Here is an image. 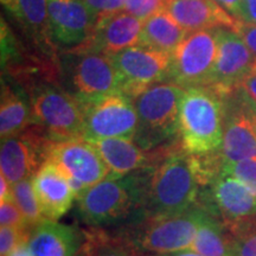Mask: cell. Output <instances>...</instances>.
I'll use <instances>...</instances> for the list:
<instances>
[{
    "instance_id": "cell-1",
    "label": "cell",
    "mask_w": 256,
    "mask_h": 256,
    "mask_svg": "<svg viewBox=\"0 0 256 256\" xmlns=\"http://www.w3.org/2000/svg\"><path fill=\"white\" fill-rule=\"evenodd\" d=\"M200 188L192 156L178 142L162 162L148 168L142 220L185 212L196 204Z\"/></svg>"
},
{
    "instance_id": "cell-2",
    "label": "cell",
    "mask_w": 256,
    "mask_h": 256,
    "mask_svg": "<svg viewBox=\"0 0 256 256\" xmlns=\"http://www.w3.org/2000/svg\"><path fill=\"white\" fill-rule=\"evenodd\" d=\"M148 168L124 177L108 176L86 188L78 200L80 218L90 228L102 229L122 222L142 220ZM130 223V224H132Z\"/></svg>"
},
{
    "instance_id": "cell-3",
    "label": "cell",
    "mask_w": 256,
    "mask_h": 256,
    "mask_svg": "<svg viewBox=\"0 0 256 256\" xmlns=\"http://www.w3.org/2000/svg\"><path fill=\"white\" fill-rule=\"evenodd\" d=\"M179 142L188 154L203 156L220 150L223 96L210 87L185 89L179 110Z\"/></svg>"
},
{
    "instance_id": "cell-4",
    "label": "cell",
    "mask_w": 256,
    "mask_h": 256,
    "mask_svg": "<svg viewBox=\"0 0 256 256\" xmlns=\"http://www.w3.org/2000/svg\"><path fill=\"white\" fill-rule=\"evenodd\" d=\"M185 89L162 81L147 88L133 100L138 114L134 142L145 151L165 146L179 130V110Z\"/></svg>"
},
{
    "instance_id": "cell-5",
    "label": "cell",
    "mask_w": 256,
    "mask_h": 256,
    "mask_svg": "<svg viewBox=\"0 0 256 256\" xmlns=\"http://www.w3.org/2000/svg\"><path fill=\"white\" fill-rule=\"evenodd\" d=\"M202 214L203 209L194 204L179 215L130 224L122 236L142 256L188 250L197 235Z\"/></svg>"
},
{
    "instance_id": "cell-6",
    "label": "cell",
    "mask_w": 256,
    "mask_h": 256,
    "mask_svg": "<svg viewBox=\"0 0 256 256\" xmlns=\"http://www.w3.org/2000/svg\"><path fill=\"white\" fill-rule=\"evenodd\" d=\"M32 119L52 142L83 138L84 110L75 96L57 84L43 83L28 89Z\"/></svg>"
},
{
    "instance_id": "cell-7",
    "label": "cell",
    "mask_w": 256,
    "mask_h": 256,
    "mask_svg": "<svg viewBox=\"0 0 256 256\" xmlns=\"http://www.w3.org/2000/svg\"><path fill=\"white\" fill-rule=\"evenodd\" d=\"M217 30L190 32L171 54L166 81L184 89L206 87L218 52Z\"/></svg>"
},
{
    "instance_id": "cell-8",
    "label": "cell",
    "mask_w": 256,
    "mask_h": 256,
    "mask_svg": "<svg viewBox=\"0 0 256 256\" xmlns=\"http://www.w3.org/2000/svg\"><path fill=\"white\" fill-rule=\"evenodd\" d=\"M68 74L72 90L82 107L120 92L112 56L94 51H69Z\"/></svg>"
},
{
    "instance_id": "cell-9",
    "label": "cell",
    "mask_w": 256,
    "mask_h": 256,
    "mask_svg": "<svg viewBox=\"0 0 256 256\" xmlns=\"http://www.w3.org/2000/svg\"><path fill=\"white\" fill-rule=\"evenodd\" d=\"M46 160L63 172L76 198L110 174L96 147L84 138L52 142Z\"/></svg>"
},
{
    "instance_id": "cell-10",
    "label": "cell",
    "mask_w": 256,
    "mask_h": 256,
    "mask_svg": "<svg viewBox=\"0 0 256 256\" xmlns=\"http://www.w3.org/2000/svg\"><path fill=\"white\" fill-rule=\"evenodd\" d=\"M112 58L120 92L134 100L151 86L166 81L171 54L136 46L113 55Z\"/></svg>"
},
{
    "instance_id": "cell-11",
    "label": "cell",
    "mask_w": 256,
    "mask_h": 256,
    "mask_svg": "<svg viewBox=\"0 0 256 256\" xmlns=\"http://www.w3.org/2000/svg\"><path fill=\"white\" fill-rule=\"evenodd\" d=\"M52 142L46 130L36 124L16 136L2 139L0 168L10 184L34 178L46 162L48 150Z\"/></svg>"
},
{
    "instance_id": "cell-12",
    "label": "cell",
    "mask_w": 256,
    "mask_h": 256,
    "mask_svg": "<svg viewBox=\"0 0 256 256\" xmlns=\"http://www.w3.org/2000/svg\"><path fill=\"white\" fill-rule=\"evenodd\" d=\"M220 153L224 162L256 159V128L250 100L238 88L223 96V138Z\"/></svg>"
},
{
    "instance_id": "cell-13",
    "label": "cell",
    "mask_w": 256,
    "mask_h": 256,
    "mask_svg": "<svg viewBox=\"0 0 256 256\" xmlns=\"http://www.w3.org/2000/svg\"><path fill=\"white\" fill-rule=\"evenodd\" d=\"M84 134L88 142L126 138L134 139L138 128V114L132 98L122 92L110 95L83 107Z\"/></svg>"
},
{
    "instance_id": "cell-14",
    "label": "cell",
    "mask_w": 256,
    "mask_h": 256,
    "mask_svg": "<svg viewBox=\"0 0 256 256\" xmlns=\"http://www.w3.org/2000/svg\"><path fill=\"white\" fill-rule=\"evenodd\" d=\"M196 204L222 218L232 230L256 215V196L232 176L220 172L208 186H200Z\"/></svg>"
},
{
    "instance_id": "cell-15",
    "label": "cell",
    "mask_w": 256,
    "mask_h": 256,
    "mask_svg": "<svg viewBox=\"0 0 256 256\" xmlns=\"http://www.w3.org/2000/svg\"><path fill=\"white\" fill-rule=\"evenodd\" d=\"M218 52L206 87L224 96L238 88L243 78L256 70V56L238 34L230 28H218Z\"/></svg>"
},
{
    "instance_id": "cell-16",
    "label": "cell",
    "mask_w": 256,
    "mask_h": 256,
    "mask_svg": "<svg viewBox=\"0 0 256 256\" xmlns=\"http://www.w3.org/2000/svg\"><path fill=\"white\" fill-rule=\"evenodd\" d=\"M142 26L144 20L124 11L100 18L90 38L69 51H94L108 56L116 55L128 48L139 46Z\"/></svg>"
},
{
    "instance_id": "cell-17",
    "label": "cell",
    "mask_w": 256,
    "mask_h": 256,
    "mask_svg": "<svg viewBox=\"0 0 256 256\" xmlns=\"http://www.w3.org/2000/svg\"><path fill=\"white\" fill-rule=\"evenodd\" d=\"M48 10L51 37L62 46H81L98 23L83 0H48Z\"/></svg>"
},
{
    "instance_id": "cell-18",
    "label": "cell",
    "mask_w": 256,
    "mask_h": 256,
    "mask_svg": "<svg viewBox=\"0 0 256 256\" xmlns=\"http://www.w3.org/2000/svg\"><path fill=\"white\" fill-rule=\"evenodd\" d=\"M96 147L113 177H124L139 170L156 165L176 146H162L153 151H145L132 139L108 138L90 142Z\"/></svg>"
},
{
    "instance_id": "cell-19",
    "label": "cell",
    "mask_w": 256,
    "mask_h": 256,
    "mask_svg": "<svg viewBox=\"0 0 256 256\" xmlns=\"http://www.w3.org/2000/svg\"><path fill=\"white\" fill-rule=\"evenodd\" d=\"M32 183L46 220H58L72 209L75 192L63 172L49 160L40 166Z\"/></svg>"
},
{
    "instance_id": "cell-20",
    "label": "cell",
    "mask_w": 256,
    "mask_h": 256,
    "mask_svg": "<svg viewBox=\"0 0 256 256\" xmlns=\"http://www.w3.org/2000/svg\"><path fill=\"white\" fill-rule=\"evenodd\" d=\"M165 10L188 32L216 28L235 31L241 24L215 0H168Z\"/></svg>"
},
{
    "instance_id": "cell-21",
    "label": "cell",
    "mask_w": 256,
    "mask_h": 256,
    "mask_svg": "<svg viewBox=\"0 0 256 256\" xmlns=\"http://www.w3.org/2000/svg\"><path fill=\"white\" fill-rule=\"evenodd\" d=\"M84 241V232L46 220L31 230L28 247L32 256H75Z\"/></svg>"
},
{
    "instance_id": "cell-22",
    "label": "cell",
    "mask_w": 256,
    "mask_h": 256,
    "mask_svg": "<svg viewBox=\"0 0 256 256\" xmlns=\"http://www.w3.org/2000/svg\"><path fill=\"white\" fill-rule=\"evenodd\" d=\"M2 4L43 51H52L48 0H2Z\"/></svg>"
},
{
    "instance_id": "cell-23",
    "label": "cell",
    "mask_w": 256,
    "mask_h": 256,
    "mask_svg": "<svg viewBox=\"0 0 256 256\" xmlns=\"http://www.w3.org/2000/svg\"><path fill=\"white\" fill-rule=\"evenodd\" d=\"M202 209L203 214L191 250L204 256H232L235 241L234 234L220 217L204 208Z\"/></svg>"
},
{
    "instance_id": "cell-24",
    "label": "cell",
    "mask_w": 256,
    "mask_h": 256,
    "mask_svg": "<svg viewBox=\"0 0 256 256\" xmlns=\"http://www.w3.org/2000/svg\"><path fill=\"white\" fill-rule=\"evenodd\" d=\"M34 124L30 98L22 89L2 81L0 100V136L2 139L23 132Z\"/></svg>"
},
{
    "instance_id": "cell-25",
    "label": "cell",
    "mask_w": 256,
    "mask_h": 256,
    "mask_svg": "<svg viewBox=\"0 0 256 256\" xmlns=\"http://www.w3.org/2000/svg\"><path fill=\"white\" fill-rule=\"evenodd\" d=\"M188 34L166 10H162L144 22L139 46L172 54Z\"/></svg>"
},
{
    "instance_id": "cell-26",
    "label": "cell",
    "mask_w": 256,
    "mask_h": 256,
    "mask_svg": "<svg viewBox=\"0 0 256 256\" xmlns=\"http://www.w3.org/2000/svg\"><path fill=\"white\" fill-rule=\"evenodd\" d=\"M84 247L88 256H142L122 235L110 236L104 229L86 230Z\"/></svg>"
},
{
    "instance_id": "cell-27",
    "label": "cell",
    "mask_w": 256,
    "mask_h": 256,
    "mask_svg": "<svg viewBox=\"0 0 256 256\" xmlns=\"http://www.w3.org/2000/svg\"><path fill=\"white\" fill-rule=\"evenodd\" d=\"M12 198L17 203L22 212L26 220L31 229L37 226L38 224L46 220L42 214L40 203H38L36 192H34L32 178L24 179L18 183L12 184L11 186Z\"/></svg>"
},
{
    "instance_id": "cell-28",
    "label": "cell",
    "mask_w": 256,
    "mask_h": 256,
    "mask_svg": "<svg viewBox=\"0 0 256 256\" xmlns=\"http://www.w3.org/2000/svg\"><path fill=\"white\" fill-rule=\"evenodd\" d=\"M230 232L235 238L232 256H256V215L234 226Z\"/></svg>"
},
{
    "instance_id": "cell-29",
    "label": "cell",
    "mask_w": 256,
    "mask_h": 256,
    "mask_svg": "<svg viewBox=\"0 0 256 256\" xmlns=\"http://www.w3.org/2000/svg\"><path fill=\"white\" fill-rule=\"evenodd\" d=\"M222 172L238 179L256 196V159L224 162Z\"/></svg>"
},
{
    "instance_id": "cell-30",
    "label": "cell",
    "mask_w": 256,
    "mask_h": 256,
    "mask_svg": "<svg viewBox=\"0 0 256 256\" xmlns=\"http://www.w3.org/2000/svg\"><path fill=\"white\" fill-rule=\"evenodd\" d=\"M0 226L2 228L32 230L14 198L0 202Z\"/></svg>"
},
{
    "instance_id": "cell-31",
    "label": "cell",
    "mask_w": 256,
    "mask_h": 256,
    "mask_svg": "<svg viewBox=\"0 0 256 256\" xmlns=\"http://www.w3.org/2000/svg\"><path fill=\"white\" fill-rule=\"evenodd\" d=\"M166 2L168 0H126L124 12L145 22L153 14L165 10Z\"/></svg>"
},
{
    "instance_id": "cell-32",
    "label": "cell",
    "mask_w": 256,
    "mask_h": 256,
    "mask_svg": "<svg viewBox=\"0 0 256 256\" xmlns=\"http://www.w3.org/2000/svg\"><path fill=\"white\" fill-rule=\"evenodd\" d=\"M31 230L14 228L0 229V256H8L20 242L30 238Z\"/></svg>"
},
{
    "instance_id": "cell-33",
    "label": "cell",
    "mask_w": 256,
    "mask_h": 256,
    "mask_svg": "<svg viewBox=\"0 0 256 256\" xmlns=\"http://www.w3.org/2000/svg\"><path fill=\"white\" fill-rule=\"evenodd\" d=\"M83 2L94 14L96 20L122 12L126 4V0H83Z\"/></svg>"
},
{
    "instance_id": "cell-34",
    "label": "cell",
    "mask_w": 256,
    "mask_h": 256,
    "mask_svg": "<svg viewBox=\"0 0 256 256\" xmlns=\"http://www.w3.org/2000/svg\"><path fill=\"white\" fill-rule=\"evenodd\" d=\"M235 32L238 34L246 46L256 56V24H247L241 22V24L235 28Z\"/></svg>"
},
{
    "instance_id": "cell-35",
    "label": "cell",
    "mask_w": 256,
    "mask_h": 256,
    "mask_svg": "<svg viewBox=\"0 0 256 256\" xmlns=\"http://www.w3.org/2000/svg\"><path fill=\"white\" fill-rule=\"evenodd\" d=\"M238 88L256 104V70L243 78L242 81L238 83Z\"/></svg>"
},
{
    "instance_id": "cell-36",
    "label": "cell",
    "mask_w": 256,
    "mask_h": 256,
    "mask_svg": "<svg viewBox=\"0 0 256 256\" xmlns=\"http://www.w3.org/2000/svg\"><path fill=\"white\" fill-rule=\"evenodd\" d=\"M220 8L226 10L228 14L241 22L242 17V2L241 0H215Z\"/></svg>"
},
{
    "instance_id": "cell-37",
    "label": "cell",
    "mask_w": 256,
    "mask_h": 256,
    "mask_svg": "<svg viewBox=\"0 0 256 256\" xmlns=\"http://www.w3.org/2000/svg\"><path fill=\"white\" fill-rule=\"evenodd\" d=\"M242 17L241 22L247 24H256V0H241Z\"/></svg>"
},
{
    "instance_id": "cell-38",
    "label": "cell",
    "mask_w": 256,
    "mask_h": 256,
    "mask_svg": "<svg viewBox=\"0 0 256 256\" xmlns=\"http://www.w3.org/2000/svg\"><path fill=\"white\" fill-rule=\"evenodd\" d=\"M11 186L12 184H10L8 179L4 176L0 174V202L12 198Z\"/></svg>"
},
{
    "instance_id": "cell-39",
    "label": "cell",
    "mask_w": 256,
    "mask_h": 256,
    "mask_svg": "<svg viewBox=\"0 0 256 256\" xmlns=\"http://www.w3.org/2000/svg\"><path fill=\"white\" fill-rule=\"evenodd\" d=\"M8 256H32L30 247H28V240L19 243L17 247L10 252Z\"/></svg>"
},
{
    "instance_id": "cell-40",
    "label": "cell",
    "mask_w": 256,
    "mask_h": 256,
    "mask_svg": "<svg viewBox=\"0 0 256 256\" xmlns=\"http://www.w3.org/2000/svg\"><path fill=\"white\" fill-rule=\"evenodd\" d=\"M145 256H204L198 254L194 250H182L176 252H168V254H156V255H145Z\"/></svg>"
},
{
    "instance_id": "cell-41",
    "label": "cell",
    "mask_w": 256,
    "mask_h": 256,
    "mask_svg": "<svg viewBox=\"0 0 256 256\" xmlns=\"http://www.w3.org/2000/svg\"><path fill=\"white\" fill-rule=\"evenodd\" d=\"M250 110H252V120H254V124L256 128V104L252 101H250Z\"/></svg>"
},
{
    "instance_id": "cell-42",
    "label": "cell",
    "mask_w": 256,
    "mask_h": 256,
    "mask_svg": "<svg viewBox=\"0 0 256 256\" xmlns=\"http://www.w3.org/2000/svg\"><path fill=\"white\" fill-rule=\"evenodd\" d=\"M75 256H88V252H87V248L84 247V244L82 246V248L80 249V252L76 254Z\"/></svg>"
}]
</instances>
